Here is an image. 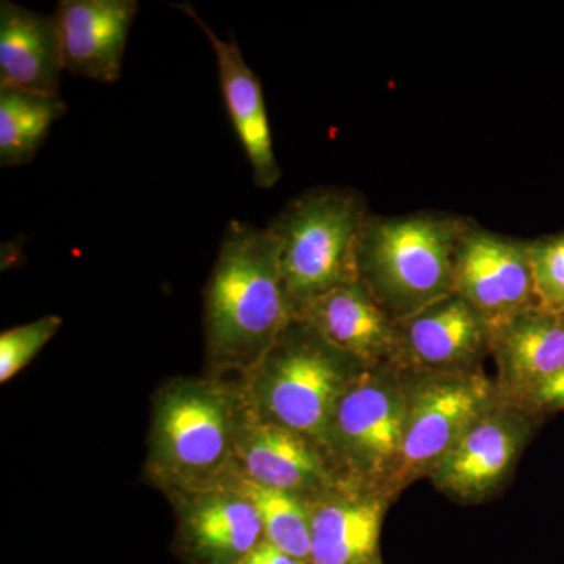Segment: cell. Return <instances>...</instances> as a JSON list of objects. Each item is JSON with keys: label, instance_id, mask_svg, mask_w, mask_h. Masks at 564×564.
<instances>
[{"label": "cell", "instance_id": "cb8c5ba5", "mask_svg": "<svg viewBox=\"0 0 564 564\" xmlns=\"http://www.w3.org/2000/svg\"><path fill=\"white\" fill-rule=\"evenodd\" d=\"M237 564H310L295 556L288 555L274 545L262 540L258 547L252 549L250 554L245 556L242 562Z\"/></svg>", "mask_w": 564, "mask_h": 564}, {"label": "cell", "instance_id": "3957f363", "mask_svg": "<svg viewBox=\"0 0 564 564\" xmlns=\"http://www.w3.org/2000/svg\"><path fill=\"white\" fill-rule=\"evenodd\" d=\"M369 217L359 193L317 187L292 199L267 226L276 237L293 317L311 300L359 281V243Z\"/></svg>", "mask_w": 564, "mask_h": 564}, {"label": "cell", "instance_id": "8fae6325", "mask_svg": "<svg viewBox=\"0 0 564 564\" xmlns=\"http://www.w3.org/2000/svg\"><path fill=\"white\" fill-rule=\"evenodd\" d=\"M347 358L375 364L402 348L400 332L361 280L304 304L295 317Z\"/></svg>", "mask_w": 564, "mask_h": 564}, {"label": "cell", "instance_id": "7a4b0ae2", "mask_svg": "<svg viewBox=\"0 0 564 564\" xmlns=\"http://www.w3.org/2000/svg\"><path fill=\"white\" fill-rule=\"evenodd\" d=\"M469 221L452 215H370L359 243V280L393 322L455 293V262Z\"/></svg>", "mask_w": 564, "mask_h": 564}, {"label": "cell", "instance_id": "ba28073f", "mask_svg": "<svg viewBox=\"0 0 564 564\" xmlns=\"http://www.w3.org/2000/svg\"><path fill=\"white\" fill-rule=\"evenodd\" d=\"M410 404L395 386L362 375L345 389L334 430L355 463L369 475L395 473L402 454Z\"/></svg>", "mask_w": 564, "mask_h": 564}, {"label": "cell", "instance_id": "5b68a950", "mask_svg": "<svg viewBox=\"0 0 564 564\" xmlns=\"http://www.w3.org/2000/svg\"><path fill=\"white\" fill-rule=\"evenodd\" d=\"M455 293L480 315L491 336L538 310L529 242L469 223L456 252Z\"/></svg>", "mask_w": 564, "mask_h": 564}, {"label": "cell", "instance_id": "44dd1931", "mask_svg": "<svg viewBox=\"0 0 564 564\" xmlns=\"http://www.w3.org/2000/svg\"><path fill=\"white\" fill-rule=\"evenodd\" d=\"M538 310L564 314V234L529 242Z\"/></svg>", "mask_w": 564, "mask_h": 564}, {"label": "cell", "instance_id": "30bf717a", "mask_svg": "<svg viewBox=\"0 0 564 564\" xmlns=\"http://www.w3.org/2000/svg\"><path fill=\"white\" fill-rule=\"evenodd\" d=\"M176 9L187 14L210 41L226 110L250 162L254 184L259 188H273L280 181L281 169L273 150L261 80L245 62L236 40H221L191 3H181Z\"/></svg>", "mask_w": 564, "mask_h": 564}, {"label": "cell", "instance_id": "e0dca14e", "mask_svg": "<svg viewBox=\"0 0 564 564\" xmlns=\"http://www.w3.org/2000/svg\"><path fill=\"white\" fill-rule=\"evenodd\" d=\"M193 552L207 564H237L262 541L261 516L242 494L199 500L185 519Z\"/></svg>", "mask_w": 564, "mask_h": 564}, {"label": "cell", "instance_id": "9a60e30c", "mask_svg": "<svg viewBox=\"0 0 564 564\" xmlns=\"http://www.w3.org/2000/svg\"><path fill=\"white\" fill-rule=\"evenodd\" d=\"M521 440L516 423L481 415L437 467V484L463 496L488 491L514 462Z\"/></svg>", "mask_w": 564, "mask_h": 564}, {"label": "cell", "instance_id": "603a6c76", "mask_svg": "<svg viewBox=\"0 0 564 564\" xmlns=\"http://www.w3.org/2000/svg\"><path fill=\"white\" fill-rule=\"evenodd\" d=\"M524 397L536 410H564V369L527 389Z\"/></svg>", "mask_w": 564, "mask_h": 564}, {"label": "cell", "instance_id": "7402d4cb", "mask_svg": "<svg viewBox=\"0 0 564 564\" xmlns=\"http://www.w3.org/2000/svg\"><path fill=\"white\" fill-rule=\"evenodd\" d=\"M61 326V317L47 315L40 321L3 332L0 336V381L7 383L29 366L58 333Z\"/></svg>", "mask_w": 564, "mask_h": 564}, {"label": "cell", "instance_id": "ac0fdd59", "mask_svg": "<svg viewBox=\"0 0 564 564\" xmlns=\"http://www.w3.org/2000/svg\"><path fill=\"white\" fill-rule=\"evenodd\" d=\"M491 340L508 380L522 392L564 369V314L530 311L494 333Z\"/></svg>", "mask_w": 564, "mask_h": 564}, {"label": "cell", "instance_id": "7c38bea8", "mask_svg": "<svg viewBox=\"0 0 564 564\" xmlns=\"http://www.w3.org/2000/svg\"><path fill=\"white\" fill-rule=\"evenodd\" d=\"M65 70L54 14L0 2V88L61 96Z\"/></svg>", "mask_w": 564, "mask_h": 564}, {"label": "cell", "instance_id": "8992f818", "mask_svg": "<svg viewBox=\"0 0 564 564\" xmlns=\"http://www.w3.org/2000/svg\"><path fill=\"white\" fill-rule=\"evenodd\" d=\"M231 422L228 403L220 393L199 386L174 389L159 404V459L180 477H209L228 458Z\"/></svg>", "mask_w": 564, "mask_h": 564}, {"label": "cell", "instance_id": "5bb4252c", "mask_svg": "<svg viewBox=\"0 0 564 564\" xmlns=\"http://www.w3.org/2000/svg\"><path fill=\"white\" fill-rule=\"evenodd\" d=\"M400 340L415 361L445 367L470 361L491 334L470 304L454 293L402 322Z\"/></svg>", "mask_w": 564, "mask_h": 564}, {"label": "cell", "instance_id": "d6986e66", "mask_svg": "<svg viewBox=\"0 0 564 564\" xmlns=\"http://www.w3.org/2000/svg\"><path fill=\"white\" fill-rule=\"evenodd\" d=\"M68 107L61 96L0 88V165H28Z\"/></svg>", "mask_w": 564, "mask_h": 564}, {"label": "cell", "instance_id": "ffe728a7", "mask_svg": "<svg viewBox=\"0 0 564 564\" xmlns=\"http://www.w3.org/2000/svg\"><path fill=\"white\" fill-rule=\"evenodd\" d=\"M237 492L250 500L261 516L267 543L310 563L313 544L311 513L293 494L256 484L248 478L240 480Z\"/></svg>", "mask_w": 564, "mask_h": 564}, {"label": "cell", "instance_id": "52a82bcc", "mask_svg": "<svg viewBox=\"0 0 564 564\" xmlns=\"http://www.w3.org/2000/svg\"><path fill=\"white\" fill-rule=\"evenodd\" d=\"M488 386L478 377L452 378L426 386L408 411L402 454L393 475L410 481L437 469L464 433L484 415Z\"/></svg>", "mask_w": 564, "mask_h": 564}, {"label": "cell", "instance_id": "277c9868", "mask_svg": "<svg viewBox=\"0 0 564 564\" xmlns=\"http://www.w3.org/2000/svg\"><path fill=\"white\" fill-rule=\"evenodd\" d=\"M340 358L307 323L293 318L265 356L263 403L280 425L325 441L345 391Z\"/></svg>", "mask_w": 564, "mask_h": 564}, {"label": "cell", "instance_id": "6da1fadb", "mask_svg": "<svg viewBox=\"0 0 564 564\" xmlns=\"http://www.w3.org/2000/svg\"><path fill=\"white\" fill-rule=\"evenodd\" d=\"M293 321L276 237L269 228L229 221L206 285V340L220 366L265 359Z\"/></svg>", "mask_w": 564, "mask_h": 564}, {"label": "cell", "instance_id": "9c48e42d", "mask_svg": "<svg viewBox=\"0 0 564 564\" xmlns=\"http://www.w3.org/2000/svg\"><path fill=\"white\" fill-rule=\"evenodd\" d=\"M139 11L137 0H61L54 17L66 73L117 84Z\"/></svg>", "mask_w": 564, "mask_h": 564}, {"label": "cell", "instance_id": "2e32d148", "mask_svg": "<svg viewBox=\"0 0 564 564\" xmlns=\"http://www.w3.org/2000/svg\"><path fill=\"white\" fill-rule=\"evenodd\" d=\"M383 505L372 499L322 503L311 513L310 564H383Z\"/></svg>", "mask_w": 564, "mask_h": 564}, {"label": "cell", "instance_id": "4fadbf2b", "mask_svg": "<svg viewBox=\"0 0 564 564\" xmlns=\"http://www.w3.org/2000/svg\"><path fill=\"white\" fill-rule=\"evenodd\" d=\"M245 478L295 494L317 488L326 474L306 437L280 423H252L237 440Z\"/></svg>", "mask_w": 564, "mask_h": 564}]
</instances>
